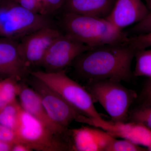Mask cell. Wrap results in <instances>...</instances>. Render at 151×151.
I'll return each mask as SVG.
<instances>
[{
    "label": "cell",
    "mask_w": 151,
    "mask_h": 151,
    "mask_svg": "<svg viewBox=\"0 0 151 151\" xmlns=\"http://www.w3.org/2000/svg\"><path fill=\"white\" fill-rule=\"evenodd\" d=\"M127 42L95 47L81 53L71 63L74 73L87 82H129L134 76L131 67L136 51Z\"/></svg>",
    "instance_id": "1"
},
{
    "label": "cell",
    "mask_w": 151,
    "mask_h": 151,
    "mask_svg": "<svg viewBox=\"0 0 151 151\" xmlns=\"http://www.w3.org/2000/svg\"><path fill=\"white\" fill-rule=\"evenodd\" d=\"M60 25L64 33L91 47L127 41V33L106 19L63 12Z\"/></svg>",
    "instance_id": "2"
},
{
    "label": "cell",
    "mask_w": 151,
    "mask_h": 151,
    "mask_svg": "<svg viewBox=\"0 0 151 151\" xmlns=\"http://www.w3.org/2000/svg\"><path fill=\"white\" fill-rule=\"evenodd\" d=\"M29 74L58 93L79 113L91 119L94 127L107 132L111 129L113 122L103 119L94 107V100L89 92L68 76L65 70L53 72L31 71Z\"/></svg>",
    "instance_id": "3"
},
{
    "label": "cell",
    "mask_w": 151,
    "mask_h": 151,
    "mask_svg": "<svg viewBox=\"0 0 151 151\" xmlns=\"http://www.w3.org/2000/svg\"><path fill=\"white\" fill-rule=\"evenodd\" d=\"M47 27H55L50 16L33 13L14 0H0V37L21 40Z\"/></svg>",
    "instance_id": "4"
},
{
    "label": "cell",
    "mask_w": 151,
    "mask_h": 151,
    "mask_svg": "<svg viewBox=\"0 0 151 151\" xmlns=\"http://www.w3.org/2000/svg\"><path fill=\"white\" fill-rule=\"evenodd\" d=\"M87 82L85 88L93 100L103 106L112 122H128L130 107L137 98L135 91L125 87L120 81L110 79Z\"/></svg>",
    "instance_id": "5"
},
{
    "label": "cell",
    "mask_w": 151,
    "mask_h": 151,
    "mask_svg": "<svg viewBox=\"0 0 151 151\" xmlns=\"http://www.w3.org/2000/svg\"><path fill=\"white\" fill-rule=\"evenodd\" d=\"M16 132L19 141L33 151H72L71 142L66 137L69 135L52 131L22 108Z\"/></svg>",
    "instance_id": "6"
},
{
    "label": "cell",
    "mask_w": 151,
    "mask_h": 151,
    "mask_svg": "<svg viewBox=\"0 0 151 151\" xmlns=\"http://www.w3.org/2000/svg\"><path fill=\"white\" fill-rule=\"evenodd\" d=\"M31 76L28 84L40 97L42 105L52 122L65 130L68 129V127L73 121L86 124L87 117L79 113L58 93L42 81Z\"/></svg>",
    "instance_id": "7"
},
{
    "label": "cell",
    "mask_w": 151,
    "mask_h": 151,
    "mask_svg": "<svg viewBox=\"0 0 151 151\" xmlns=\"http://www.w3.org/2000/svg\"><path fill=\"white\" fill-rule=\"evenodd\" d=\"M92 47L63 33L50 46L40 66L47 72L64 70L81 53Z\"/></svg>",
    "instance_id": "8"
},
{
    "label": "cell",
    "mask_w": 151,
    "mask_h": 151,
    "mask_svg": "<svg viewBox=\"0 0 151 151\" xmlns=\"http://www.w3.org/2000/svg\"><path fill=\"white\" fill-rule=\"evenodd\" d=\"M62 34L56 27H47L22 38L20 47L27 67L40 66L50 46Z\"/></svg>",
    "instance_id": "9"
},
{
    "label": "cell",
    "mask_w": 151,
    "mask_h": 151,
    "mask_svg": "<svg viewBox=\"0 0 151 151\" xmlns=\"http://www.w3.org/2000/svg\"><path fill=\"white\" fill-rule=\"evenodd\" d=\"M29 72L22 54L19 42L0 37V79L13 78L22 81Z\"/></svg>",
    "instance_id": "10"
},
{
    "label": "cell",
    "mask_w": 151,
    "mask_h": 151,
    "mask_svg": "<svg viewBox=\"0 0 151 151\" xmlns=\"http://www.w3.org/2000/svg\"><path fill=\"white\" fill-rule=\"evenodd\" d=\"M150 12L142 0H116L111 13L106 19L122 30L142 21Z\"/></svg>",
    "instance_id": "11"
},
{
    "label": "cell",
    "mask_w": 151,
    "mask_h": 151,
    "mask_svg": "<svg viewBox=\"0 0 151 151\" xmlns=\"http://www.w3.org/2000/svg\"><path fill=\"white\" fill-rule=\"evenodd\" d=\"M72 151H105L114 137L108 132L84 127L69 130Z\"/></svg>",
    "instance_id": "12"
},
{
    "label": "cell",
    "mask_w": 151,
    "mask_h": 151,
    "mask_svg": "<svg viewBox=\"0 0 151 151\" xmlns=\"http://www.w3.org/2000/svg\"><path fill=\"white\" fill-rule=\"evenodd\" d=\"M18 97L20 104L26 112L33 116L52 131L63 134L68 135V131L58 126L49 117L40 97L35 90L23 81L20 82Z\"/></svg>",
    "instance_id": "13"
},
{
    "label": "cell",
    "mask_w": 151,
    "mask_h": 151,
    "mask_svg": "<svg viewBox=\"0 0 151 151\" xmlns=\"http://www.w3.org/2000/svg\"><path fill=\"white\" fill-rule=\"evenodd\" d=\"M116 0H66L64 12L106 19L111 13Z\"/></svg>",
    "instance_id": "14"
},
{
    "label": "cell",
    "mask_w": 151,
    "mask_h": 151,
    "mask_svg": "<svg viewBox=\"0 0 151 151\" xmlns=\"http://www.w3.org/2000/svg\"><path fill=\"white\" fill-rule=\"evenodd\" d=\"M108 133L113 137L116 136L123 138L147 148L150 143L151 130L137 123L130 122L114 123Z\"/></svg>",
    "instance_id": "15"
},
{
    "label": "cell",
    "mask_w": 151,
    "mask_h": 151,
    "mask_svg": "<svg viewBox=\"0 0 151 151\" xmlns=\"http://www.w3.org/2000/svg\"><path fill=\"white\" fill-rule=\"evenodd\" d=\"M20 81L13 78L0 79V111L17 100Z\"/></svg>",
    "instance_id": "16"
},
{
    "label": "cell",
    "mask_w": 151,
    "mask_h": 151,
    "mask_svg": "<svg viewBox=\"0 0 151 151\" xmlns=\"http://www.w3.org/2000/svg\"><path fill=\"white\" fill-rule=\"evenodd\" d=\"M22 108L17 100L10 103L0 111V124L16 131Z\"/></svg>",
    "instance_id": "17"
},
{
    "label": "cell",
    "mask_w": 151,
    "mask_h": 151,
    "mask_svg": "<svg viewBox=\"0 0 151 151\" xmlns=\"http://www.w3.org/2000/svg\"><path fill=\"white\" fill-rule=\"evenodd\" d=\"M128 122L141 124L151 130V101H143L129 112Z\"/></svg>",
    "instance_id": "18"
},
{
    "label": "cell",
    "mask_w": 151,
    "mask_h": 151,
    "mask_svg": "<svg viewBox=\"0 0 151 151\" xmlns=\"http://www.w3.org/2000/svg\"><path fill=\"white\" fill-rule=\"evenodd\" d=\"M136 64L133 72L134 76L151 77V50L146 49L136 52Z\"/></svg>",
    "instance_id": "19"
},
{
    "label": "cell",
    "mask_w": 151,
    "mask_h": 151,
    "mask_svg": "<svg viewBox=\"0 0 151 151\" xmlns=\"http://www.w3.org/2000/svg\"><path fill=\"white\" fill-rule=\"evenodd\" d=\"M147 148L141 147L128 140H116L113 139L105 151H146Z\"/></svg>",
    "instance_id": "20"
},
{
    "label": "cell",
    "mask_w": 151,
    "mask_h": 151,
    "mask_svg": "<svg viewBox=\"0 0 151 151\" xmlns=\"http://www.w3.org/2000/svg\"><path fill=\"white\" fill-rule=\"evenodd\" d=\"M127 42L136 52L146 49L151 46V32L128 37Z\"/></svg>",
    "instance_id": "21"
},
{
    "label": "cell",
    "mask_w": 151,
    "mask_h": 151,
    "mask_svg": "<svg viewBox=\"0 0 151 151\" xmlns=\"http://www.w3.org/2000/svg\"><path fill=\"white\" fill-rule=\"evenodd\" d=\"M14 1L23 7L33 13L46 15L41 0H14Z\"/></svg>",
    "instance_id": "22"
},
{
    "label": "cell",
    "mask_w": 151,
    "mask_h": 151,
    "mask_svg": "<svg viewBox=\"0 0 151 151\" xmlns=\"http://www.w3.org/2000/svg\"><path fill=\"white\" fill-rule=\"evenodd\" d=\"M151 32V11L142 21L136 24L129 30V32L134 35L145 34Z\"/></svg>",
    "instance_id": "23"
},
{
    "label": "cell",
    "mask_w": 151,
    "mask_h": 151,
    "mask_svg": "<svg viewBox=\"0 0 151 151\" xmlns=\"http://www.w3.org/2000/svg\"><path fill=\"white\" fill-rule=\"evenodd\" d=\"M45 15L50 16L62 9L66 0H41Z\"/></svg>",
    "instance_id": "24"
},
{
    "label": "cell",
    "mask_w": 151,
    "mask_h": 151,
    "mask_svg": "<svg viewBox=\"0 0 151 151\" xmlns=\"http://www.w3.org/2000/svg\"><path fill=\"white\" fill-rule=\"evenodd\" d=\"M0 141L13 144L19 142L15 131L0 124Z\"/></svg>",
    "instance_id": "25"
},
{
    "label": "cell",
    "mask_w": 151,
    "mask_h": 151,
    "mask_svg": "<svg viewBox=\"0 0 151 151\" xmlns=\"http://www.w3.org/2000/svg\"><path fill=\"white\" fill-rule=\"evenodd\" d=\"M142 101H151V77L146 81L141 94Z\"/></svg>",
    "instance_id": "26"
},
{
    "label": "cell",
    "mask_w": 151,
    "mask_h": 151,
    "mask_svg": "<svg viewBox=\"0 0 151 151\" xmlns=\"http://www.w3.org/2000/svg\"><path fill=\"white\" fill-rule=\"evenodd\" d=\"M33 150L26 144L19 142L13 144L11 151H32Z\"/></svg>",
    "instance_id": "27"
},
{
    "label": "cell",
    "mask_w": 151,
    "mask_h": 151,
    "mask_svg": "<svg viewBox=\"0 0 151 151\" xmlns=\"http://www.w3.org/2000/svg\"><path fill=\"white\" fill-rule=\"evenodd\" d=\"M12 144L0 141V151H11Z\"/></svg>",
    "instance_id": "28"
},
{
    "label": "cell",
    "mask_w": 151,
    "mask_h": 151,
    "mask_svg": "<svg viewBox=\"0 0 151 151\" xmlns=\"http://www.w3.org/2000/svg\"><path fill=\"white\" fill-rule=\"evenodd\" d=\"M146 5L150 11H151V0H145Z\"/></svg>",
    "instance_id": "29"
},
{
    "label": "cell",
    "mask_w": 151,
    "mask_h": 151,
    "mask_svg": "<svg viewBox=\"0 0 151 151\" xmlns=\"http://www.w3.org/2000/svg\"><path fill=\"white\" fill-rule=\"evenodd\" d=\"M148 151H151V139L150 141V145L149 146V147H148L147 148Z\"/></svg>",
    "instance_id": "30"
}]
</instances>
